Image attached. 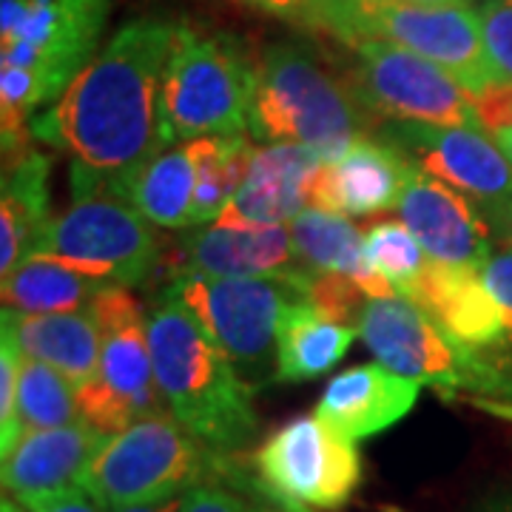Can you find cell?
I'll return each mask as SVG.
<instances>
[{
  "label": "cell",
  "instance_id": "6da1fadb",
  "mask_svg": "<svg viewBox=\"0 0 512 512\" xmlns=\"http://www.w3.org/2000/svg\"><path fill=\"white\" fill-rule=\"evenodd\" d=\"M177 23L134 18L32 120L35 140L74 157V197L111 194L134 168L171 148L163 117V72Z\"/></svg>",
  "mask_w": 512,
  "mask_h": 512
},
{
  "label": "cell",
  "instance_id": "7a4b0ae2",
  "mask_svg": "<svg viewBox=\"0 0 512 512\" xmlns=\"http://www.w3.org/2000/svg\"><path fill=\"white\" fill-rule=\"evenodd\" d=\"M148 345L165 410L188 433L228 456L256 439L254 393L171 291L148 311Z\"/></svg>",
  "mask_w": 512,
  "mask_h": 512
},
{
  "label": "cell",
  "instance_id": "3957f363",
  "mask_svg": "<svg viewBox=\"0 0 512 512\" xmlns=\"http://www.w3.org/2000/svg\"><path fill=\"white\" fill-rule=\"evenodd\" d=\"M376 128L379 120L356 100L345 77L330 72L311 46L274 43L262 52L248 114L254 140L305 146L322 163H333Z\"/></svg>",
  "mask_w": 512,
  "mask_h": 512
},
{
  "label": "cell",
  "instance_id": "277c9868",
  "mask_svg": "<svg viewBox=\"0 0 512 512\" xmlns=\"http://www.w3.org/2000/svg\"><path fill=\"white\" fill-rule=\"evenodd\" d=\"M251 476L234 456L188 433L171 413H157L109 436L80 487L103 510L160 504L200 484L242 487Z\"/></svg>",
  "mask_w": 512,
  "mask_h": 512
},
{
  "label": "cell",
  "instance_id": "5b68a950",
  "mask_svg": "<svg viewBox=\"0 0 512 512\" xmlns=\"http://www.w3.org/2000/svg\"><path fill=\"white\" fill-rule=\"evenodd\" d=\"M313 32L339 40H379L427 57L478 94L501 80L484 49L481 20L473 6H421L404 0H316Z\"/></svg>",
  "mask_w": 512,
  "mask_h": 512
},
{
  "label": "cell",
  "instance_id": "8992f818",
  "mask_svg": "<svg viewBox=\"0 0 512 512\" xmlns=\"http://www.w3.org/2000/svg\"><path fill=\"white\" fill-rule=\"evenodd\" d=\"M256 63L234 35L177 23L163 72V117L174 143L248 131Z\"/></svg>",
  "mask_w": 512,
  "mask_h": 512
},
{
  "label": "cell",
  "instance_id": "52a82bcc",
  "mask_svg": "<svg viewBox=\"0 0 512 512\" xmlns=\"http://www.w3.org/2000/svg\"><path fill=\"white\" fill-rule=\"evenodd\" d=\"M311 276L276 279L177 274L168 291L220 345L245 387L256 393L268 384H276L279 322L288 302L305 299Z\"/></svg>",
  "mask_w": 512,
  "mask_h": 512
},
{
  "label": "cell",
  "instance_id": "ba28073f",
  "mask_svg": "<svg viewBox=\"0 0 512 512\" xmlns=\"http://www.w3.org/2000/svg\"><path fill=\"white\" fill-rule=\"evenodd\" d=\"M359 339L379 365L421 387H436L447 399L458 393L484 396L490 402L512 399V382L504 367L484 353L458 345L410 299H367Z\"/></svg>",
  "mask_w": 512,
  "mask_h": 512
},
{
  "label": "cell",
  "instance_id": "9c48e42d",
  "mask_svg": "<svg viewBox=\"0 0 512 512\" xmlns=\"http://www.w3.org/2000/svg\"><path fill=\"white\" fill-rule=\"evenodd\" d=\"M89 313L100 325V365L92 382L77 390L80 416L117 436L148 416L168 413L154 376L143 305L123 285H109Z\"/></svg>",
  "mask_w": 512,
  "mask_h": 512
},
{
  "label": "cell",
  "instance_id": "30bf717a",
  "mask_svg": "<svg viewBox=\"0 0 512 512\" xmlns=\"http://www.w3.org/2000/svg\"><path fill=\"white\" fill-rule=\"evenodd\" d=\"M29 256L89 279L137 288L160 262V239L126 200L94 194L74 197L66 211L52 217Z\"/></svg>",
  "mask_w": 512,
  "mask_h": 512
},
{
  "label": "cell",
  "instance_id": "8fae6325",
  "mask_svg": "<svg viewBox=\"0 0 512 512\" xmlns=\"http://www.w3.org/2000/svg\"><path fill=\"white\" fill-rule=\"evenodd\" d=\"M348 52L342 77L376 120L481 128L470 92L433 60L379 40L348 43Z\"/></svg>",
  "mask_w": 512,
  "mask_h": 512
},
{
  "label": "cell",
  "instance_id": "7c38bea8",
  "mask_svg": "<svg viewBox=\"0 0 512 512\" xmlns=\"http://www.w3.org/2000/svg\"><path fill=\"white\" fill-rule=\"evenodd\" d=\"M359 441L313 416H296L256 447L254 476L268 493L308 510H342L362 484Z\"/></svg>",
  "mask_w": 512,
  "mask_h": 512
},
{
  "label": "cell",
  "instance_id": "4fadbf2b",
  "mask_svg": "<svg viewBox=\"0 0 512 512\" xmlns=\"http://www.w3.org/2000/svg\"><path fill=\"white\" fill-rule=\"evenodd\" d=\"M114 0H0V66L35 72L55 103L89 66Z\"/></svg>",
  "mask_w": 512,
  "mask_h": 512
},
{
  "label": "cell",
  "instance_id": "5bb4252c",
  "mask_svg": "<svg viewBox=\"0 0 512 512\" xmlns=\"http://www.w3.org/2000/svg\"><path fill=\"white\" fill-rule=\"evenodd\" d=\"M410 163L461 191L490 217L512 200V163L484 128L382 123L376 134Z\"/></svg>",
  "mask_w": 512,
  "mask_h": 512
},
{
  "label": "cell",
  "instance_id": "9a60e30c",
  "mask_svg": "<svg viewBox=\"0 0 512 512\" xmlns=\"http://www.w3.org/2000/svg\"><path fill=\"white\" fill-rule=\"evenodd\" d=\"M402 222L419 239L424 254L456 268H481L495 251L490 222L476 202L436 177L413 168L402 202Z\"/></svg>",
  "mask_w": 512,
  "mask_h": 512
},
{
  "label": "cell",
  "instance_id": "2e32d148",
  "mask_svg": "<svg viewBox=\"0 0 512 512\" xmlns=\"http://www.w3.org/2000/svg\"><path fill=\"white\" fill-rule=\"evenodd\" d=\"M106 441L109 436L86 419L20 436L15 450L0 458L3 495H12L26 510L37 512L43 504L80 487L83 473Z\"/></svg>",
  "mask_w": 512,
  "mask_h": 512
},
{
  "label": "cell",
  "instance_id": "e0dca14e",
  "mask_svg": "<svg viewBox=\"0 0 512 512\" xmlns=\"http://www.w3.org/2000/svg\"><path fill=\"white\" fill-rule=\"evenodd\" d=\"M319 168L322 157L305 146L274 143L254 148L245 180L214 225L262 231L293 222L305 211V202H311V185Z\"/></svg>",
  "mask_w": 512,
  "mask_h": 512
},
{
  "label": "cell",
  "instance_id": "ac0fdd59",
  "mask_svg": "<svg viewBox=\"0 0 512 512\" xmlns=\"http://www.w3.org/2000/svg\"><path fill=\"white\" fill-rule=\"evenodd\" d=\"M416 165L379 137H365L339 160L322 163L311 185V205L350 217L399 208Z\"/></svg>",
  "mask_w": 512,
  "mask_h": 512
},
{
  "label": "cell",
  "instance_id": "d6986e66",
  "mask_svg": "<svg viewBox=\"0 0 512 512\" xmlns=\"http://www.w3.org/2000/svg\"><path fill=\"white\" fill-rule=\"evenodd\" d=\"M407 299L439 322L458 345L484 356L504 353V319L478 268H456L427 256V265Z\"/></svg>",
  "mask_w": 512,
  "mask_h": 512
},
{
  "label": "cell",
  "instance_id": "ffe728a7",
  "mask_svg": "<svg viewBox=\"0 0 512 512\" xmlns=\"http://www.w3.org/2000/svg\"><path fill=\"white\" fill-rule=\"evenodd\" d=\"M205 276H276L308 274L299 265L291 225L262 231L234 228H188L180 239V271Z\"/></svg>",
  "mask_w": 512,
  "mask_h": 512
},
{
  "label": "cell",
  "instance_id": "44dd1931",
  "mask_svg": "<svg viewBox=\"0 0 512 512\" xmlns=\"http://www.w3.org/2000/svg\"><path fill=\"white\" fill-rule=\"evenodd\" d=\"M421 384L384 365H356L333 376L316 416L353 441H365L390 430L416 407Z\"/></svg>",
  "mask_w": 512,
  "mask_h": 512
},
{
  "label": "cell",
  "instance_id": "7402d4cb",
  "mask_svg": "<svg viewBox=\"0 0 512 512\" xmlns=\"http://www.w3.org/2000/svg\"><path fill=\"white\" fill-rule=\"evenodd\" d=\"M291 234L302 271L350 276L370 299L396 296L393 285L370 265L365 234L345 214L308 205L291 222Z\"/></svg>",
  "mask_w": 512,
  "mask_h": 512
},
{
  "label": "cell",
  "instance_id": "603a6c76",
  "mask_svg": "<svg viewBox=\"0 0 512 512\" xmlns=\"http://www.w3.org/2000/svg\"><path fill=\"white\" fill-rule=\"evenodd\" d=\"M26 359L60 370L74 390L86 387L100 365V325L89 311L15 313L3 308Z\"/></svg>",
  "mask_w": 512,
  "mask_h": 512
},
{
  "label": "cell",
  "instance_id": "cb8c5ba5",
  "mask_svg": "<svg viewBox=\"0 0 512 512\" xmlns=\"http://www.w3.org/2000/svg\"><path fill=\"white\" fill-rule=\"evenodd\" d=\"M114 197L126 200L154 228L188 231L194 225L197 197V163L188 143L171 146L134 168L114 185Z\"/></svg>",
  "mask_w": 512,
  "mask_h": 512
},
{
  "label": "cell",
  "instance_id": "d4e9b609",
  "mask_svg": "<svg viewBox=\"0 0 512 512\" xmlns=\"http://www.w3.org/2000/svg\"><path fill=\"white\" fill-rule=\"evenodd\" d=\"M52 160L29 151L18 163L3 165L0 185V276L12 274L32 254L40 231L49 225Z\"/></svg>",
  "mask_w": 512,
  "mask_h": 512
},
{
  "label": "cell",
  "instance_id": "484cf974",
  "mask_svg": "<svg viewBox=\"0 0 512 512\" xmlns=\"http://www.w3.org/2000/svg\"><path fill=\"white\" fill-rule=\"evenodd\" d=\"M359 328L330 322L305 299H293L282 313L276 339V384L311 382L345 359Z\"/></svg>",
  "mask_w": 512,
  "mask_h": 512
},
{
  "label": "cell",
  "instance_id": "4316f807",
  "mask_svg": "<svg viewBox=\"0 0 512 512\" xmlns=\"http://www.w3.org/2000/svg\"><path fill=\"white\" fill-rule=\"evenodd\" d=\"M114 282H100L69 268L26 256L12 274L3 276V308L15 313H77L92 311L94 299Z\"/></svg>",
  "mask_w": 512,
  "mask_h": 512
},
{
  "label": "cell",
  "instance_id": "83f0119b",
  "mask_svg": "<svg viewBox=\"0 0 512 512\" xmlns=\"http://www.w3.org/2000/svg\"><path fill=\"white\" fill-rule=\"evenodd\" d=\"M197 163V197H194V228L217 222L225 205L245 180L254 146L245 134L237 137H197L188 143Z\"/></svg>",
  "mask_w": 512,
  "mask_h": 512
},
{
  "label": "cell",
  "instance_id": "f1b7e54d",
  "mask_svg": "<svg viewBox=\"0 0 512 512\" xmlns=\"http://www.w3.org/2000/svg\"><path fill=\"white\" fill-rule=\"evenodd\" d=\"M74 421H83L74 384L55 367L26 359L20 367L18 404H15V430L20 436L55 430Z\"/></svg>",
  "mask_w": 512,
  "mask_h": 512
},
{
  "label": "cell",
  "instance_id": "f546056e",
  "mask_svg": "<svg viewBox=\"0 0 512 512\" xmlns=\"http://www.w3.org/2000/svg\"><path fill=\"white\" fill-rule=\"evenodd\" d=\"M365 251L370 265L407 299L427 265V254L413 231L396 220L373 222L365 231Z\"/></svg>",
  "mask_w": 512,
  "mask_h": 512
},
{
  "label": "cell",
  "instance_id": "4dcf8cb0",
  "mask_svg": "<svg viewBox=\"0 0 512 512\" xmlns=\"http://www.w3.org/2000/svg\"><path fill=\"white\" fill-rule=\"evenodd\" d=\"M367 299L370 296L345 274H313L305 291V302L311 308H316L330 322L350 328H359Z\"/></svg>",
  "mask_w": 512,
  "mask_h": 512
},
{
  "label": "cell",
  "instance_id": "1f68e13d",
  "mask_svg": "<svg viewBox=\"0 0 512 512\" xmlns=\"http://www.w3.org/2000/svg\"><path fill=\"white\" fill-rule=\"evenodd\" d=\"M23 350H20L12 322L0 319V458H6L18 444L15 430V404H18L20 367H23Z\"/></svg>",
  "mask_w": 512,
  "mask_h": 512
},
{
  "label": "cell",
  "instance_id": "d6a6232c",
  "mask_svg": "<svg viewBox=\"0 0 512 512\" xmlns=\"http://www.w3.org/2000/svg\"><path fill=\"white\" fill-rule=\"evenodd\" d=\"M476 12L490 63L501 77L512 80V0H481Z\"/></svg>",
  "mask_w": 512,
  "mask_h": 512
},
{
  "label": "cell",
  "instance_id": "836d02e7",
  "mask_svg": "<svg viewBox=\"0 0 512 512\" xmlns=\"http://www.w3.org/2000/svg\"><path fill=\"white\" fill-rule=\"evenodd\" d=\"M478 274L484 279V288L490 291L493 302L498 305V313L504 319V353L493 356L495 362H507L512 359V245H501L493 254L484 259V265L478 268Z\"/></svg>",
  "mask_w": 512,
  "mask_h": 512
},
{
  "label": "cell",
  "instance_id": "e575fe53",
  "mask_svg": "<svg viewBox=\"0 0 512 512\" xmlns=\"http://www.w3.org/2000/svg\"><path fill=\"white\" fill-rule=\"evenodd\" d=\"M183 512H265L256 498L254 476L245 478L242 487L231 484H200L183 495Z\"/></svg>",
  "mask_w": 512,
  "mask_h": 512
},
{
  "label": "cell",
  "instance_id": "d590c367",
  "mask_svg": "<svg viewBox=\"0 0 512 512\" xmlns=\"http://www.w3.org/2000/svg\"><path fill=\"white\" fill-rule=\"evenodd\" d=\"M473 106L478 114V126L484 128L495 143L512 134V80L501 77L473 94Z\"/></svg>",
  "mask_w": 512,
  "mask_h": 512
},
{
  "label": "cell",
  "instance_id": "8d00e7d4",
  "mask_svg": "<svg viewBox=\"0 0 512 512\" xmlns=\"http://www.w3.org/2000/svg\"><path fill=\"white\" fill-rule=\"evenodd\" d=\"M237 3L251 6L256 12H265V15H274V18L291 20L305 29H311L313 9H316V0H237Z\"/></svg>",
  "mask_w": 512,
  "mask_h": 512
},
{
  "label": "cell",
  "instance_id": "74e56055",
  "mask_svg": "<svg viewBox=\"0 0 512 512\" xmlns=\"http://www.w3.org/2000/svg\"><path fill=\"white\" fill-rule=\"evenodd\" d=\"M37 512H106L97 501H94L92 495L86 493L83 487H77L72 493L60 495L55 501H49V504H43Z\"/></svg>",
  "mask_w": 512,
  "mask_h": 512
},
{
  "label": "cell",
  "instance_id": "f35d334b",
  "mask_svg": "<svg viewBox=\"0 0 512 512\" xmlns=\"http://www.w3.org/2000/svg\"><path fill=\"white\" fill-rule=\"evenodd\" d=\"M490 228H493V237L495 242H501V245H512V200L507 205H501L498 211H493L490 217Z\"/></svg>",
  "mask_w": 512,
  "mask_h": 512
},
{
  "label": "cell",
  "instance_id": "ab89813d",
  "mask_svg": "<svg viewBox=\"0 0 512 512\" xmlns=\"http://www.w3.org/2000/svg\"><path fill=\"white\" fill-rule=\"evenodd\" d=\"M254 490H256V498L262 501V507L265 512H316V510H308V507H302V504H293L288 498H279V495L268 493L254 476Z\"/></svg>",
  "mask_w": 512,
  "mask_h": 512
},
{
  "label": "cell",
  "instance_id": "60d3db41",
  "mask_svg": "<svg viewBox=\"0 0 512 512\" xmlns=\"http://www.w3.org/2000/svg\"><path fill=\"white\" fill-rule=\"evenodd\" d=\"M106 512H183V495L180 498H168L160 504H143V507H120V510Z\"/></svg>",
  "mask_w": 512,
  "mask_h": 512
},
{
  "label": "cell",
  "instance_id": "b9f144b4",
  "mask_svg": "<svg viewBox=\"0 0 512 512\" xmlns=\"http://www.w3.org/2000/svg\"><path fill=\"white\" fill-rule=\"evenodd\" d=\"M0 512H32V510H26L20 501H15L12 495H3V501H0Z\"/></svg>",
  "mask_w": 512,
  "mask_h": 512
},
{
  "label": "cell",
  "instance_id": "7bdbcfd3",
  "mask_svg": "<svg viewBox=\"0 0 512 512\" xmlns=\"http://www.w3.org/2000/svg\"><path fill=\"white\" fill-rule=\"evenodd\" d=\"M404 3H421V6H467V0H404Z\"/></svg>",
  "mask_w": 512,
  "mask_h": 512
},
{
  "label": "cell",
  "instance_id": "ee69618b",
  "mask_svg": "<svg viewBox=\"0 0 512 512\" xmlns=\"http://www.w3.org/2000/svg\"><path fill=\"white\" fill-rule=\"evenodd\" d=\"M481 512H512V501H490Z\"/></svg>",
  "mask_w": 512,
  "mask_h": 512
},
{
  "label": "cell",
  "instance_id": "f6af8a7d",
  "mask_svg": "<svg viewBox=\"0 0 512 512\" xmlns=\"http://www.w3.org/2000/svg\"><path fill=\"white\" fill-rule=\"evenodd\" d=\"M498 146H501V151H504V154L510 157V163H512V134H510V137H504V140H501Z\"/></svg>",
  "mask_w": 512,
  "mask_h": 512
},
{
  "label": "cell",
  "instance_id": "bcb514c9",
  "mask_svg": "<svg viewBox=\"0 0 512 512\" xmlns=\"http://www.w3.org/2000/svg\"><path fill=\"white\" fill-rule=\"evenodd\" d=\"M504 370L510 373V379H512V359H507V362H504Z\"/></svg>",
  "mask_w": 512,
  "mask_h": 512
}]
</instances>
